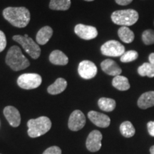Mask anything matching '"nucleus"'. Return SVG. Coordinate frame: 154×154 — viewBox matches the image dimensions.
I'll return each mask as SVG.
<instances>
[{
    "label": "nucleus",
    "mask_w": 154,
    "mask_h": 154,
    "mask_svg": "<svg viewBox=\"0 0 154 154\" xmlns=\"http://www.w3.org/2000/svg\"><path fill=\"white\" fill-rule=\"evenodd\" d=\"M149 63L154 67V52L150 54L149 57Z\"/></svg>",
    "instance_id": "31"
},
{
    "label": "nucleus",
    "mask_w": 154,
    "mask_h": 154,
    "mask_svg": "<svg viewBox=\"0 0 154 154\" xmlns=\"http://www.w3.org/2000/svg\"><path fill=\"white\" fill-rule=\"evenodd\" d=\"M150 153H151V154H154V145L150 148Z\"/></svg>",
    "instance_id": "32"
},
{
    "label": "nucleus",
    "mask_w": 154,
    "mask_h": 154,
    "mask_svg": "<svg viewBox=\"0 0 154 154\" xmlns=\"http://www.w3.org/2000/svg\"><path fill=\"white\" fill-rule=\"evenodd\" d=\"M53 35V29L49 26H45L37 32L36 36V40L38 44L44 45L49 41Z\"/></svg>",
    "instance_id": "16"
},
{
    "label": "nucleus",
    "mask_w": 154,
    "mask_h": 154,
    "mask_svg": "<svg viewBox=\"0 0 154 154\" xmlns=\"http://www.w3.org/2000/svg\"><path fill=\"white\" fill-rule=\"evenodd\" d=\"M42 154H61V150L58 146H51Z\"/></svg>",
    "instance_id": "27"
},
{
    "label": "nucleus",
    "mask_w": 154,
    "mask_h": 154,
    "mask_svg": "<svg viewBox=\"0 0 154 154\" xmlns=\"http://www.w3.org/2000/svg\"><path fill=\"white\" fill-rule=\"evenodd\" d=\"M138 53L135 50H130V51H125V53L121 56L120 60L123 63L132 62L138 59Z\"/></svg>",
    "instance_id": "25"
},
{
    "label": "nucleus",
    "mask_w": 154,
    "mask_h": 154,
    "mask_svg": "<svg viewBox=\"0 0 154 154\" xmlns=\"http://www.w3.org/2000/svg\"><path fill=\"white\" fill-rule=\"evenodd\" d=\"M138 106L141 109H147L154 106V91H147L140 95L137 102Z\"/></svg>",
    "instance_id": "15"
},
{
    "label": "nucleus",
    "mask_w": 154,
    "mask_h": 154,
    "mask_svg": "<svg viewBox=\"0 0 154 154\" xmlns=\"http://www.w3.org/2000/svg\"><path fill=\"white\" fill-rule=\"evenodd\" d=\"M74 32L79 37L84 40L94 39L98 36V31L96 27L82 24L76 25Z\"/></svg>",
    "instance_id": "10"
},
{
    "label": "nucleus",
    "mask_w": 154,
    "mask_h": 154,
    "mask_svg": "<svg viewBox=\"0 0 154 154\" xmlns=\"http://www.w3.org/2000/svg\"><path fill=\"white\" fill-rule=\"evenodd\" d=\"M118 35L120 39L126 44H130L134 42L135 35L132 30L128 26H121L118 30Z\"/></svg>",
    "instance_id": "20"
},
{
    "label": "nucleus",
    "mask_w": 154,
    "mask_h": 154,
    "mask_svg": "<svg viewBox=\"0 0 154 154\" xmlns=\"http://www.w3.org/2000/svg\"><path fill=\"white\" fill-rule=\"evenodd\" d=\"M67 87V82L63 78H58L54 84L50 85L47 88L48 93L51 95H57L61 94Z\"/></svg>",
    "instance_id": "18"
},
{
    "label": "nucleus",
    "mask_w": 154,
    "mask_h": 154,
    "mask_svg": "<svg viewBox=\"0 0 154 154\" xmlns=\"http://www.w3.org/2000/svg\"><path fill=\"white\" fill-rule=\"evenodd\" d=\"M116 4L121 6H126L129 5L133 2V0H115Z\"/></svg>",
    "instance_id": "30"
},
{
    "label": "nucleus",
    "mask_w": 154,
    "mask_h": 154,
    "mask_svg": "<svg viewBox=\"0 0 154 154\" xmlns=\"http://www.w3.org/2000/svg\"><path fill=\"white\" fill-rule=\"evenodd\" d=\"M13 40L19 43L24 49V51L30 56L32 59H36L41 54V49L38 44L30 38L27 34L24 36L15 35L13 36Z\"/></svg>",
    "instance_id": "5"
},
{
    "label": "nucleus",
    "mask_w": 154,
    "mask_h": 154,
    "mask_svg": "<svg viewBox=\"0 0 154 154\" xmlns=\"http://www.w3.org/2000/svg\"><path fill=\"white\" fill-rule=\"evenodd\" d=\"M28 135L31 138H37L45 134L51 128V121L47 116L30 119L27 122Z\"/></svg>",
    "instance_id": "3"
},
{
    "label": "nucleus",
    "mask_w": 154,
    "mask_h": 154,
    "mask_svg": "<svg viewBox=\"0 0 154 154\" xmlns=\"http://www.w3.org/2000/svg\"><path fill=\"white\" fill-rule=\"evenodd\" d=\"M42 82V76L37 74H24L17 79V84L23 89L30 90L38 88Z\"/></svg>",
    "instance_id": "6"
},
{
    "label": "nucleus",
    "mask_w": 154,
    "mask_h": 154,
    "mask_svg": "<svg viewBox=\"0 0 154 154\" xmlns=\"http://www.w3.org/2000/svg\"><path fill=\"white\" fill-rule=\"evenodd\" d=\"M7 63L12 70H24L29 66V61L22 52V50L17 46H13L9 49L5 59Z\"/></svg>",
    "instance_id": "2"
},
{
    "label": "nucleus",
    "mask_w": 154,
    "mask_h": 154,
    "mask_svg": "<svg viewBox=\"0 0 154 154\" xmlns=\"http://www.w3.org/2000/svg\"><path fill=\"white\" fill-rule=\"evenodd\" d=\"M120 132L123 136L126 138H131L134 136L136 130L130 121H124L120 126Z\"/></svg>",
    "instance_id": "23"
},
{
    "label": "nucleus",
    "mask_w": 154,
    "mask_h": 154,
    "mask_svg": "<svg viewBox=\"0 0 154 154\" xmlns=\"http://www.w3.org/2000/svg\"><path fill=\"white\" fill-rule=\"evenodd\" d=\"M84 1H86V2H92V1H94V0H84Z\"/></svg>",
    "instance_id": "33"
},
{
    "label": "nucleus",
    "mask_w": 154,
    "mask_h": 154,
    "mask_svg": "<svg viewBox=\"0 0 154 154\" xmlns=\"http://www.w3.org/2000/svg\"><path fill=\"white\" fill-rule=\"evenodd\" d=\"M142 41L145 45H152L154 44V30L146 29L142 33Z\"/></svg>",
    "instance_id": "26"
},
{
    "label": "nucleus",
    "mask_w": 154,
    "mask_h": 154,
    "mask_svg": "<svg viewBox=\"0 0 154 154\" xmlns=\"http://www.w3.org/2000/svg\"><path fill=\"white\" fill-rule=\"evenodd\" d=\"M4 115L9 124L12 127H18L21 123V116L18 109L11 106H6L4 109Z\"/></svg>",
    "instance_id": "13"
},
{
    "label": "nucleus",
    "mask_w": 154,
    "mask_h": 154,
    "mask_svg": "<svg viewBox=\"0 0 154 154\" xmlns=\"http://www.w3.org/2000/svg\"><path fill=\"white\" fill-rule=\"evenodd\" d=\"M98 69L94 62L88 60L81 61L78 66L79 76L84 79H91L97 74Z\"/></svg>",
    "instance_id": "8"
},
{
    "label": "nucleus",
    "mask_w": 154,
    "mask_h": 154,
    "mask_svg": "<svg viewBox=\"0 0 154 154\" xmlns=\"http://www.w3.org/2000/svg\"><path fill=\"white\" fill-rule=\"evenodd\" d=\"M101 52L107 57H121L125 53V47L118 41L109 40L101 46Z\"/></svg>",
    "instance_id": "7"
},
{
    "label": "nucleus",
    "mask_w": 154,
    "mask_h": 154,
    "mask_svg": "<svg viewBox=\"0 0 154 154\" xmlns=\"http://www.w3.org/2000/svg\"><path fill=\"white\" fill-rule=\"evenodd\" d=\"M7 46V38L2 31L0 30V52L3 51Z\"/></svg>",
    "instance_id": "28"
},
{
    "label": "nucleus",
    "mask_w": 154,
    "mask_h": 154,
    "mask_svg": "<svg viewBox=\"0 0 154 154\" xmlns=\"http://www.w3.org/2000/svg\"><path fill=\"white\" fill-rule=\"evenodd\" d=\"M71 0H51L49 8L52 10L66 11L71 7Z\"/></svg>",
    "instance_id": "22"
},
{
    "label": "nucleus",
    "mask_w": 154,
    "mask_h": 154,
    "mask_svg": "<svg viewBox=\"0 0 154 154\" xmlns=\"http://www.w3.org/2000/svg\"><path fill=\"white\" fill-rule=\"evenodd\" d=\"M49 61L54 65L65 66L69 62V58L60 50H54L50 54Z\"/></svg>",
    "instance_id": "17"
},
{
    "label": "nucleus",
    "mask_w": 154,
    "mask_h": 154,
    "mask_svg": "<svg viewBox=\"0 0 154 154\" xmlns=\"http://www.w3.org/2000/svg\"><path fill=\"white\" fill-rule=\"evenodd\" d=\"M112 86L116 89L122 91H127L131 87L128 79L126 76H121V75L114 76L112 80Z\"/></svg>",
    "instance_id": "19"
},
{
    "label": "nucleus",
    "mask_w": 154,
    "mask_h": 154,
    "mask_svg": "<svg viewBox=\"0 0 154 154\" xmlns=\"http://www.w3.org/2000/svg\"><path fill=\"white\" fill-rule=\"evenodd\" d=\"M86 124V117L80 110H75L71 113L68 121L69 128L72 131H78Z\"/></svg>",
    "instance_id": "9"
},
{
    "label": "nucleus",
    "mask_w": 154,
    "mask_h": 154,
    "mask_svg": "<svg viewBox=\"0 0 154 154\" xmlns=\"http://www.w3.org/2000/svg\"><path fill=\"white\" fill-rule=\"evenodd\" d=\"M101 133L98 130H94L88 134L86 141L87 149L91 152H96L99 151L101 148Z\"/></svg>",
    "instance_id": "11"
},
{
    "label": "nucleus",
    "mask_w": 154,
    "mask_h": 154,
    "mask_svg": "<svg viewBox=\"0 0 154 154\" xmlns=\"http://www.w3.org/2000/svg\"><path fill=\"white\" fill-rule=\"evenodd\" d=\"M147 128L149 134L151 135V136L154 137V121H151L148 123Z\"/></svg>",
    "instance_id": "29"
},
{
    "label": "nucleus",
    "mask_w": 154,
    "mask_h": 154,
    "mask_svg": "<svg viewBox=\"0 0 154 154\" xmlns=\"http://www.w3.org/2000/svg\"><path fill=\"white\" fill-rule=\"evenodd\" d=\"M101 68L103 72L109 76H116L122 72V69L120 68L118 63L112 59H107L101 63Z\"/></svg>",
    "instance_id": "14"
},
{
    "label": "nucleus",
    "mask_w": 154,
    "mask_h": 154,
    "mask_svg": "<svg viewBox=\"0 0 154 154\" xmlns=\"http://www.w3.org/2000/svg\"><path fill=\"white\" fill-rule=\"evenodd\" d=\"M3 17L12 26L18 28H24L30 22L31 15L26 7H7L3 11Z\"/></svg>",
    "instance_id": "1"
},
{
    "label": "nucleus",
    "mask_w": 154,
    "mask_h": 154,
    "mask_svg": "<svg viewBox=\"0 0 154 154\" xmlns=\"http://www.w3.org/2000/svg\"><path fill=\"white\" fill-rule=\"evenodd\" d=\"M88 117L94 125L100 128H107L111 124V119L107 115L97 111H89L88 113Z\"/></svg>",
    "instance_id": "12"
},
{
    "label": "nucleus",
    "mask_w": 154,
    "mask_h": 154,
    "mask_svg": "<svg viewBox=\"0 0 154 154\" xmlns=\"http://www.w3.org/2000/svg\"><path fill=\"white\" fill-rule=\"evenodd\" d=\"M111 18L112 22L116 24L123 26H129L137 22L139 15L138 11L135 9H128L113 11Z\"/></svg>",
    "instance_id": "4"
},
{
    "label": "nucleus",
    "mask_w": 154,
    "mask_h": 154,
    "mask_svg": "<svg viewBox=\"0 0 154 154\" xmlns=\"http://www.w3.org/2000/svg\"><path fill=\"white\" fill-rule=\"evenodd\" d=\"M98 106L101 110L106 112H111L115 109L116 103L113 99L102 97L98 101Z\"/></svg>",
    "instance_id": "21"
},
{
    "label": "nucleus",
    "mask_w": 154,
    "mask_h": 154,
    "mask_svg": "<svg viewBox=\"0 0 154 154\" xmlns=\"http://www.w3.org/2000/svg\"><path fill=\"white\" fill-rule=\"evenodd\" d=\"M138 74L140 76H148L149 78L154 77V67L149 62H145L138 68Z\"/></svg>",
    "instance_id": "24"
}]
</instances>
